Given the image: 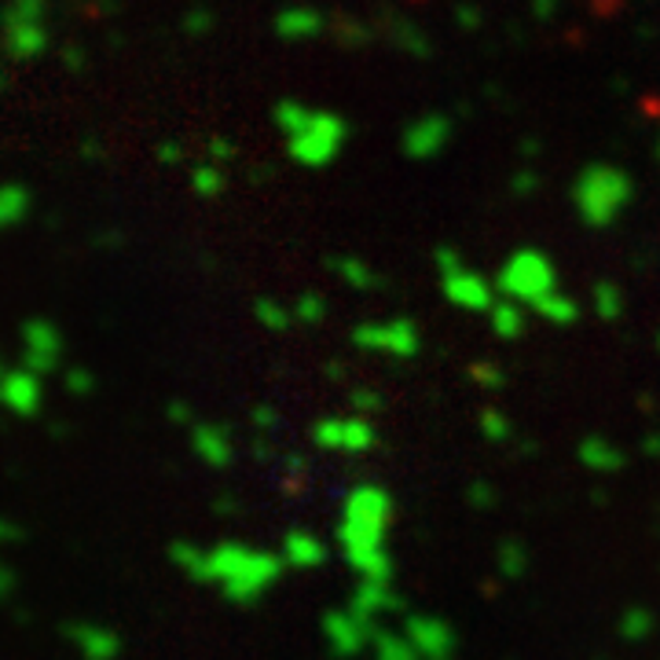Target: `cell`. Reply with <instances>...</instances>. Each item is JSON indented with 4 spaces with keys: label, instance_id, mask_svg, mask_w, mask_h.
Masks as SVG:
<instances>
[{
    "label": "cell",
    "instance_id": "1",
    "mask_svg": "<svg viewBox=\"0 0 660 660\" xmlns=\"http://www.w3.org/2000/svg\"><path fill=\"white\" fill-rule=\"evenodd\" d=\"M272 122L283 133L286 158L302 169H327L342 158L349 144V122L327 107L302 103V99H279Z\"/></svg>",
    "mask_w": 660,
    "mask_h": 660
},
{
    "label": "cell",
    "instance_id": "2",
    "mask_svg": "<svg viewBox=\"0 0 660 660\" xmlns=\"http://www.w3.org/2000/svg\"><path fill=\"white\" fill-rule=\"evenodd\" d=\"M569 198H573L579 224L602 232V228H613L616 220L627 213V206H632L635 198V180L624 166L591 162L587 169H579Z\"/></svg>",
    "mask_w": 660,
    "mask_h": 660
},
{
    "label": "cell",
    "instance_id": "3",
    "mask_svg": "<svg viewBox=\"0 0 660 660\" xmlns=\"http://www.w3.org/2000/svg\"><path fill=\"white\" fill-rule=\"evenodd\" d=\"M496 286L503 297H514V302H522L533 313L543 297L562 290V276H558V265L550 261V254L536 246H522L514 254H506V261L499 265Z\"/></svg>",
    "mask_w": 660,
    "mask_h": 660
},
{
    "label": "cell",
    "instance_id": "4",
    "mask_svg": "<svg viewBox=\"0 0 660 660\" xmlns=\"http://www.w3.org/2000/svg\"><path fill=\"white\" fill-rule=\"evenodd\" d=\"M433 268L440 279V294H444L448 305H455L459 313L488 316V308H492L499 297L496 276L488 279L485 272H477V268L452 246L433 249Z\"/></svg>",
    "mask_w": 660,
    "mask_h": 660
},
{
    "label": "cell",
    "instance_id": "5",
    "mask_svg": "<svg viewBox=\"0 0 660 660\" xmlns=\"http://www.w3.org/2000/svg\"><path fill=\"white\" fill-rule=\"evenodd\" d=\"M356 353H371L386 359H412L423 353V330H418L407 316L393 319H364L349 334Z\"/></svg>",
    "mask_w": 660,
    "mask_h": 660
},
{
    "label": "cell",
    "instance_id": "6",
    "mask_svg": "<svg viewBox=\"0 0 660 660\" xmlns=\"http://www.w3.org/2000/svg\"><path fill=\"white\" fill-rule=\"evenodd\" d=\"M386 517H389V496L382 492V488L364 485V488H356V492L349 496L342 536H345V543H349V550H353L356 562L367 554V550L378 547Z\"/></svg>",
    "mask_w": 660,
    "mask_h": 660
},
{
    "label": "cell",
    "instance_id": "7",
    "mask_svg": "<svg viewBox=\"0 0 660 660\" xmlns=\"http://www.w3.org/2000/svg\"><path fill=\"white\" fill-rule=\"evenodd\" d=\"M455 136V125L448 114H418L400 129V151L412 162H429V158L444 155Z\"/></svg>",
    "mask_w": 660,
    "mask_h": 660
},
{
    "label": "cell",
    "instance_id": "8",
    "mask_svg": "<svg viewBox=\"0 0 660 660\" xmlns=\"http://www.w3.org/2000/svg\"><path fill=\"white\" fill-rule=\"evenodd\" d=\"M316 444L327 448V452H342V455H359L367 448H375V426L367 418L356 415H330L319 418L313 429Z\"/></svg>",
    "mask_w": 660,
    "mask_h": 660
},
{
    "label": "cell",
    "instance_id": "9",
    "mask_svg": "<svg viewBox=\"0 0 660 660\" xmlns=\"http://www.w3.org/2000/svg\"><path fill=\"white\" fill-rule=\"evenodd\" d=\"M272 34L286 45L319 41V37L330 34V19L316 4H286L272 19Z\"/></svg>",
    "mask_w": 660,
    "mask_h": 660
},
{
    "label": "cell",
    "instance_id": "10",
    "mask_svg": "<svg viewBox=\"0 0 660 660\" xmlns=\"http://www.w3.org/2000/svg\"><path fill=\"white\" fill-rule=\"evenodd\" d=\"M23 342H26V367L37 375H48L59 367L63 359V334H59L56 323L48 319H29L23 327Z\"/></svg>",
    "mask_w": 660,
    "mask_h": 660
},
{
    "label": "cell",
    "instance_id": "11",
    "mask_svg": "<svg viewBox=\"0 0 660 660\" xmlns=\"http://www.w3.org/2000/svg\"><path fill=\"white\" fill-rule=\"evenodd\" d=\"M0 400H4L8 412H19V415H34L45 400V389H41V375L37 371H15V375H4L0 382Z\"/></svg>",
    "mask_w": 660,
    "mask_h": 660
},
{
    "label": "cell",
    "instance_id": "12",
    "mask_svg": "<svg viewBox=\"0 0 660 660\" xmlns=\"http://www.w3.org/2000/svg\"><path fill=\"white\" fill-rule=\"evenodd\" d=\"M192 448H195V455L203 459L206 466H217V469L232 463V455H235L228 429H220L213 423H203V426L192 429Z\"/></svg>",
    "mask_w": 660,
    "mask_h": 660
},
{
    "label": "cell",
    "instance_id": "13",
    "mask_svg": "<svg viewBox=\"0 0 660 660\" xmlns=\"http://www.w3.org/2000/svg\"><path fill=\"white\" fill-rule=\"evenodd\" d=\"M528 319H533V313H528L522 302H514V297H503V294H499L496 305L488 308V327H492V334L503 338V342H514V338H522L525 327H528Z\"/></svg>",
    "mask_w": 660,
    "mask_h": 660
},
{
    "label": "cell",
    "instance_id": "14",
    "mask_svg": "<svg viewBox=\"0 0 660 660\" xmlns=\"http://www.w3.org/2000/svg\"><path fill=\"white\" fill-rule=\"evenodd\" d=\"M66 635L85 660H114L118 653V638L99 624H70Z\"/></svg>",
    "mask_w": 660,
    "mask_h": 660
},
{
    "label": "cell",
    "instance_id": "15",
    "mask_svg": "<svg viewBox=\"0 0 660 660\" xmlns=\"http://www.w3.org/2000/svg\"><path fill=\"white\" fill-rule=\"evenodd\" d=\"M330 272L342 279L349 290H356V294H375V290L386 286V279L367 261H359V257H334V261H330Z\"/></svg>",
    "mask_w": 660,
    "mask_h": 660
},
{
    "label": "cell",
    "instance_id": "16",
    "mask_svg": "<svg viewBox=\"0 0 660 660\" xmlns=\"http://www.w3.org/2000/svg\"><path fill=\"white\" fill-rule=\"evenodd\" d=\"M579 313H584V308H579V302L573 294H565V286L554 290V294L543 297V302L533 308V316L543 319V323H550V327H573L579 319Z\"/></svg>",
    "mask_w": 660,
    "mask_h": 660
},
{
    "label": "cell",
    "instance_id": "17",
    "mask_svg": "<svg viewBox=\"0 0 660 660\" xmlns=\"http://www.w3.org/2000/svg\"><path fill=\"white\" fill-rule=\"evenodd\" d=\"M386 34H389V41H393L404 56H415V59H426L429 56L426 34L415 23H407V19H386Z\"/></svg>",
    "mask_w": 660,
    "mask_h": 660
},
{
    "label": "cell",
    "instance_id": "18",
    "mask_svg": "<svg viewBox=\"0 0 660 660\" xmlns=\"http://www.w3.org/2000/svg\"><path fill=\"white\" fill-rule=\"evenodd\" d=\"M579 463L591 466V469H606V474H613V469L624 466V452L613 444V440H602V437H591L579 444Z\"/></svg>",
    "mask_w": 660,
    "mask_h": 660
},
{
    "label": "cell",
    "instance_id": "19",
    "mask_svg": "<svg viewBox=\"0 0 660 660\" xmlns=\"http://www.w3.org/2000/svg\"><path fill=\"white\" fill-rule=\"evenodd\" d=\"M591 308H595V316L602 319V323H616V319L624 316V308H627V297H624V290H620L616 283H595Z\"/></svg>",
    "mask_w": 660,
    "mask_h": 660
},
{
    "label": "cell",
    "instance_id": "20",
    "mask_svg": "<svg viewBox=\"0 0 660 660\" xmlns=\"http://www.w3.org/2000/svg\"><path fill=\"white\" fill-rule=\"evenodd\" d=\"M254 319L265 330H290L297 323L294 305H283L279 297H257V302H254Z\"/></svg>",
    "mask_w": 660,
    "mask_h": 660
},
{
    "label": "cell",
    "instance_id": "21",
    "mask_svg": "<svg viewBox=\"0 0 660 660\" xmlns=\"http://www.w3.org/2000/svg\"><path fill=\"white\" fill-rule=\"evenodd\" d=\"M228 187V173L220 169V162H198L195 169H192V192L198 195V198H217L220 192Z\"/></svg>",
    "mask_w": 660,
    "mask_h": 660
},
{
    "label": "cell",
    "instance_id": "22",
    "mask_svg": "<svg viewBox=\"0 0 660 660\" xmlns=\"http://www.w3.org/2000/svg\"><path fill=\"white\" fill-rule=\"evenodd\" d=\"M29 209V192L23 184H4L0 187V232L12 228L15 220H23Z\"/></svg>",
    "mask_w": 660,
    "mask_h": 660
},
{
    "label": "cell",
    "instance_id": "23",
    "mask_svg": "<svg viewBox=\"0 0 660 660\" xmlns=\"http://www.w3.org/2000/svg\"><path fill=\"white\" fill-rule=\"evenodd\" d=\"M294 316H297V323H305V327L327 323V297L316 294V290H305V294L294 297Z\"/></svg>",
    "mask_w": 660,
    "mask_h": 660
},
{
    "label": "cell",
    "instance_id": "24",
    "mask_svg": "<svg viewBox=\"0 0 660 660\" xmlns=\"http://www.w3.org/2000/svg\"><path fill=\"white\" fill-rule=\"evenodd\" d=\"M334 37L342 45H349V48H359V45H367V37H371V26L364 23V19H353V15H345V19H338L334 26Z\"/></svg>",
    "mask_w": 660,
    "mask_h": 660
},
{
    "label": "cell",
    "instance_id": "25",
    "mask_svg": "<svg viewBox=\"0 0 660 660\" xmlns=\"http://www.w3.org/2000/svg\"><path fill=\"white\" fill-rule=\"evenodd\" d=\"M286 547H290V550H297L294 562H302V565H316L319 558H323V547H319L313 536H302V533H290Z\"/></svg>",
    "mask_w": 660,
    "mask_h": 660
},
{
    "label": "cell",
    "instance_id": "26",
    "mask_svg": "<svg viewBox=\"0 0 660 660\" xmlns=\"http://www.w3.org/2000/svg\"><path fill=\"white\" fill-rule=\"evenodd\" d=\"M469 375H474V382L485 386V389H499V386H503V371H499L496 364H488V359H485V364L469 367Z\"/></svg>",
    "mask_w": 660,
    "mask_h": 660
},
{
    "label": "cell",
    "instance_id": "27",
    "mask_svg": "<svg viewBox=\"0 0 660 660\" xmlns=\"http://www.w3.org/2000/svg\"><path fill=\"white\" fill-rule=\"evenodd\" d=\"M481 429H485V433L492 437V440H506V437H510V423L496 412V407H488V412L481 415Z\"/></svg>",
    "mask_w": 660,
    "mask_h": 660
},
{
    "label": "cell",
    "instance_id": "28",
    "mask_svg": "<svg viewBox=\"0 0 660 660\" xmlns=\"http://www.w3.org/2000/svg\"><path fill=\"white\" fill-rule=\"evenodd\" d=\"M184 29H187V34H195V37H203L206 29H213V15H209L206 8H192L187 19H184Z\"/></svg>",
    "mask_w": 660,
    "mask_h": 660
},
{
    "label": "cell",
    "instance_id": "29",
    "mask_svg": "<svg viewBox=\"0 0 660 660\" xmlns=\"http://www.w3.org/2000/svg\"><path fill=\"white\" fill-rule=\"evenodd\" d=\"M539 187V173H533V169H522V173H514V180H510V192L528 198Z\"/></svg>",
    "mask_w": 660,
    "mask_h": 660
},
{
    "label": "cell",
    "instance_id": "30",
    "mask_svg": "<svg viewBox=\"0 0 660 660\" xmlns=\"http://www.w3.org/2000/svg\"><path fill=\"white\" fill-rule=\"evenodd\" d=\"M206 158H209V162H232V158H235L232 139H209Z\"/></svg>",
    "mask_w": 660,
    "mask_h": 660
},
{
    "label": "cell",
    "instance_id": "31",
    "mask_svg": "<svg viewBox=\"0 0 660 660\" xmlns=\"http://www.w3.org/2000/svg\"><path fill=\"white\" fill-rule=\"evenodd\" d=\"M455 23L463 26V29H481V23H485V15L477 12L474 4H459L455 8Z\"/></svg>",
    "mask_w": 660,
    "mask_h": 660
},
{
    "label": "cell",
    "instance_id": "32",
    "mask_svg": "<svg viewBox=\"0 0 660 660\" xmlns=\"http://www.w3.org/2000/svg\"><path fill=\"white\" fill-rule=\"evenodd\" d=\"M15 584H19V579H15V569L0 562V602H8V598L15 595Z\"/></svg>",
    "mask_w": 660,
    "mask_h": 660
},
{
    "label": "cell",
    "instance_id": "33",
    "mask_svg": "<svg viewBox=\"0 0 660 660\" xmlns=\"http://www.w3.org/2000/svg\"><path fill=\"white\" fill-rule=\"evenodd\" d=\"M66 389H70V393H88V389H93V375H88V371H70L66 375Z\"/></svg>",
    "mask_w": 660,
    "mask_h": 660
},
{
    "label": "cell",
    "instance_id": "34",
    "mask_svg": "<svg viewBox=\"0 0 660 660\" xmlns=\"http://www.w3.org/2000/svg\"><path fill=\"white\" fill-rule=\"evenodd\" d=\"M378 400H382V396H378L375 389H356L353 407H356V412H367V407H378Z\"/></svg>",
    "mask_w": 660,
    "mask_h": 660
},
{
    "label": "cell",
    "instance_id": "35",
    "mask_svg": "<svg viewBox=\"0 0 660 660\" xmlns=\"http://www.w3.org/2000/svg\"><path fill=\"white\" fill-rule=\"evenodd\" d=\"M533 12L539 15V19H550L558 12V0H533Z\"/></svg>",
    "mask_w": 660,
    "mask_h": 660
},
{
    "label": "cell",
    "instance_id": "36",
    "mask_svg": "<svg viewBox=\"0 0 660 660\" xmlns=\"http://www.w3.org/2000/svg\"><path fill=\"white\" fill-rule=\"evenodd\" d=\"M12 539H19V528L8 517H0V543H12Z\"/></svg>",
    "mask_w": 660,
    "mask_h": 660
},
{
    "label": "cell",
    "instance_id": "37",
    "mask_svg": "<svg viewBox=\"0 0 660 660\" xmlns=\"http://www.w3.org/2000/svg\"><path fill=\"white\" fill-rule=\"evenodd\" d=\"M649 452H660V433H657V437H649Z\"/></svg>",
    "mask_w": 660,
    "mask_h": 660
},
{
    "label": "cell",
    "instance_id": "38",
    "mask_svg": "<svg viewBox=\"0 0 660 660\" xmlns=\"http://www.w3.org/2000/svg\"><path fill=\"white\" fill-rule=\"evenodd\" d=\"M653 155L660 158V129H657V144H653Z\"/></svg>",
    "mask_w": 660,
    "mask_h": 660
},
{
    "label": "cell",
    "instance_id": "39",
    "mask_svg": "<svg viewBox=\"0 0 660 660\" xmlns=\"http://www.w3.org/2000/svg\"><path fill=\"white\" fill-rule=\"evenodd\" d=\"M657 353H660V330H657Z\"/></svg>",
    "mask_w": 660,
    "mask_h": 660
},
{
    "label": "cell",
    "instance_id": "40",
    "mask_svg": "<svg viewBox=\"0 0 660 660\" xmlns=\"http://www.w3.org/2000/svg\"><path fill=\"white\" fill-rule=\"evenodd\" d=\"M0 382H4V371H0Z\"/></svg>",
    "mask_w": 660,
    "mask_h": 660
}]
</instances>
